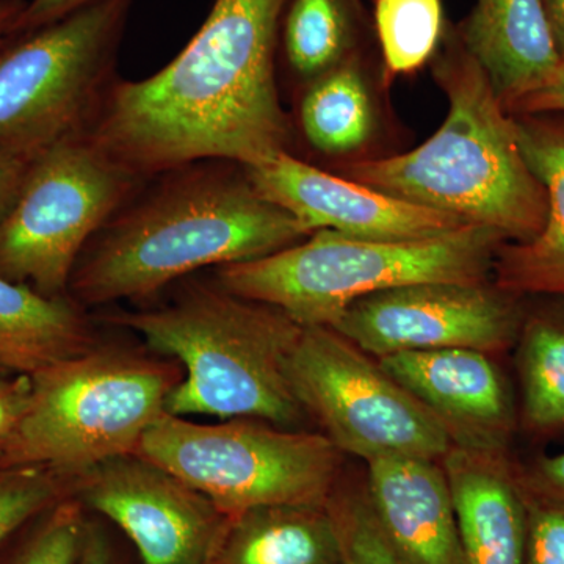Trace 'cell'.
<instances>
[{
	"instance_id": "obj_1",
	"label": "cell",
	"mask_w": 564,
	"mask_h": 564,
	"mask_svg": "<svg viewBox=\"0 0 564 564\" xmlns=\"http://www.w3.org/2000/svg\"><path fill=\"white\" fill-rule=\"evenodd\" d=\"M285 0H212L199 31L147 79H115L85 128L141 180L202 161L250 166L289 151L276 79Z\"/></svg>"
},
{
	"instance_id": "obj_2",
	"label": "cell",
	"mask_w": 564,
	"mask_h": 564,
	"mask_svg": "<svg viewBox=\"0 0 564 564\" xmlns=\"http://www.w3.org/2000/svg\"><path fill=\"white\" fill-rule=\"evenodd\" d=\"M150 180L82 252L68 288L77 302L144 299L196 270L263 258L313 234L237 163L193 162Z\"/></svg>"
},
{
	"instance_id": "obj_3",
	"label": "cell",
	"mask_w": 564,
	"mask_h": 564,
	"mask_svg": "<svg viewBox=\"0 0 564 564\" xmlns=\"http://www.w3.org/2000/svg\"><path fill=\"white\" fill-rule=\"evenodd\" d=\"M433 74L448 104L443 126L413 151L347 163L343 174L402 202L491 228L507 242L533 239L544 226L547 196L522 154L513 115L456 28L445 32Z\"/></svg>"
},
{
	"instance_id": "obj_4",
	"label": "cell",
	"mask_w": 564,
	"mask_h": 564,
	"mask_svg": "<svg viewBox=\"0 0 564 564\" xmlns=\"http://www.w3.org/2000/svg\"><path fill=\"white\" fill-rule=\"evenodd\" d=\"M117 322L180 364L182 378L166 399V413L261 419L288 429L306 415L289 380L303 326L276 307L215 284Z\"/></svg>"
},
{
	"instance_id": "obj_5",
	"label": "cell",
	"mask_w": 564,
	"mask_h": 564,
	"mask_svg": "<svg viewBox=\"0 0 564 564\" xmlns=\"http://www.w3.org/2000/svg\"><path fill=\"white\" fill-rule=\"evenodd\" d=\"M502 234L469 225L422 240H372L321 229L263 258L215 269L226 291L269 304L303 328L332 326L364 296L415 282H485Z\"/></svg>"
},
{
	"instance_id": "obj_6",
	"label": "cell",
	"mask_w": 564,
	"mask_h": 564,
	"mask_svg": "<svg viewBox=\"0 0 564 564\" xmlns=\"http://www.w3.org/2000/svg\"><path fill=\"white\" fill-rule=\"evenodd\" d=\"M181 378L173 359L98 344L51 364L31 375L28 411L0 451V467H44L77 481L135 454Z\"/></svg>"
},
{
	"instance_id": "obj_7",
	"label": "cell",
	"mask_w": 564,
	"mask_h": 564,
	"mask_svg": "<svg viewBox=\"0 0 564 564\" xmlns=\"http://www.w3.org/2000/svg\"><path fill=\"white\" fill-rule=\"evenodd\" d=\"M135 454L206 496L223 514L265 507L325 508L343 455L323 433L261 419L198 423L163 413Z\"/></svg>"
},
{
	"instance_id": "obj_8",
	"label": "cell",
	"mask_w": 564,
	"mask_h": 564,
	"mask_svg": "<svg viewBox=\"0 0 564 564\" xmlns=\"http://www.w3.org/2000/svg\"><path fill=\"white\" fill-rule=\"evenodd\" d=\"M144 181L85 129L52 141L0 217V276L62 296L82 252Z\"/></svg>"
},
{
	"instance_id": "obj_9",
	"label": "cell",
	"mask_w": 564,
	"mask_h": 564,
	"mask_svg": "<svg viewBox=\"0 0 564 564\" xmlns=\"http://www.w3.org/2000/svg\"><path fill=\"white\" fill-rule=\"evenodd\" d=\"M133 0H93L0 46V152H39L90 124L115 80Z\"/></svg>"
},
{
	"instance_id": "obj_10",
	"label": "cell",
	"mask_w": 564,
	"mask_h": 564,
	"mask_svg": "<svg viewBox=\"0 0 564 564\" xmlns=\"http://www.w3.org/2000/svg\"><path fill=\"white\" fill-rule=\"evenodd\" d=\"M303 411L340 454L437 459L452 447L436 417L373 356L329 326L303 328L289 362Z\"/></svg>"
},
{
	"instance_id": "obj_11",
	"label": "cell",
	"mask_w": 564,
	"mask_h": 564,
	"mask_svg": "<svg viewBox=\"0 0 564 564\" xmlns=\"http://www.w3.org/2000/svg\"><path fill=\"white\" fill-rule=\"evenodd\" d=\"M511 293L485 282H415L364 296L333 329L380 359L403 351L513 347L521 310Z\"/></svg>"
},
{
	"instance_id": "obj_12",
	"label": "cell",
	"mask_w": 564,
	"mask_h": 564,
	"mask_svg": "<svg viewBox=\"0 0 564 564\" xmlns=\"http://www.w3.org/2000/svg\"><path fill=\"white\" fill-rule=\"evenodd\" d=\"M74 496L129 538L141 564H207L229 521L202 492L137 454L82 475Z\"/></svg>"
},
{
	"instance_id": "obj_13",
	"label": "cell",
	"mask_w": 564,
	"mask_h": 564,
	"mask_svg": "<svg viewBox=\"0 0 564 564\" xmlns=\"http://www.w3.org/2000/svg\"><path fill=\"white\" fill-rule=\"evenodd\" d=\"M243 169L263 198L291 212L311 232L328 229L359 239L422 240L469 226L456 215L415 206L325 172L291 151Z\"/></svg>"
},
{
	"instance_id": "obj_14",
	"label": "cell",
	"mask_w": 564,
	"mask_h": 564,
	"mask_svg": "<svg viewBox=\"0 0 564 564\" xmlns=\"http://www.w3.org/2000/svg\"><path fill=\"white\" fill-rule=\"evenodd\" d=\"M378 361L436 417L452 445L508 452L516 410L489 352L443 348L395 352Z\"/></svg>"
},
{
	"instance_id": "obj_15",
	"label": "cell",
	"mask_w": 564,
	"mask_h": 564,
	"mask_svg": "<svg viewBox=\"0 0 564 564\" xmlns=\"http://www.w3.org/2000/svg\"><path fill=\"white\" fill-rule=\"evenodd\" d=\"M367 502L402 564H464L443 464L415 456L367 463Z\"/></svg>"
},
{
	"instance_id": "obj_16",
	"label": "cell",
	"mask_w": 564,
	"mask_h": 564,
	"mask_svg": "<svg viewBox=\"0 0 564 564\" xmlns=\"http://www.w3.org/2000/svg\"><path fill=\"white\" fill-rule=\"evenodd\" d=\"M464 564H524L527 505L507 452L452 445L441 458Z\"/></svg>"
},
{
	"instance_id": "obj_17",
	"label": "cell",
	"mask_w": 564,
	"mask_h": 564,
	"mask_svg": "<svg viewBox=\"0 0 564 564\" xmlns=\"http://www.w3.org/2000/svg\"><path fill=\"white\" fill-rule=\"evenodd\" d=\"M514 121L522 154L547 196V215L533 239L502 245L494 284L511 295L564 299V121L536 115Z\"/></svg>"
},
{
	"instance_id": "obj_18",
	"label": "cell",
	"mask_w": 564,
	"mask_h": 564,
	"mask_svg": "<svg viewBox=\"0 0 564 564\" xmlns=\"http://www.w3.org/2000/svg\"><path fill=\"white\" fill-rule=\"evenodd\" d=\"M456 31L507 110L562 63L541 0H475Z\"/></svg>"
},
{
	"instance_id": "obj_19",
	"label": "cell",
	"mask_w": 564,
	"mask_h": 564,
	"mask_svg": "<svg viewBox=\"0 0 564 564\" xmlns=\"http://www.w3.org/2000/svg\"><path fill=\"white\" fill-rule=\"evenodd\" d=\"M95 345L77 304L0 276V369L32 375Z\"/></svg>"
},
{
	"instance_id": "obj_20",
	"label": "cell",
	"mask_w": 564,
	"mask_h": 564,
	"mask_svg": "<svg viewBox=\"0 0 564 564\" xmlns=\"http://www.w3.org/2000/svg\"><path fill=\"white\" fill-rule=\"evenodd\" d=\"M207 564H344L326 508L265 507L229 518Z\"/></svg>"
},
{
	"instance_id": "obj_21",
	"label": "cell",
	"mask_w": 564,
	"mask_h": 564,
	"mask_svg": "<svg viewBox=\"0 0 564 564\" xmlns=\"http://www.w3.org/2000/svg\"><path fill=\"white\" fill-rule=\"evenodd\" d=\"M367 31L359 0H285L276 62L299 84L310 85L362 54Z\"/></svg>"
},
{
	"instance_id": "obj_22",
	"label": "cell",
	"mask_w": 564,
	"mask_h": 564,
	"mask_svg": "<svg viewBox=\"0 0 564 564\" xmlns=\"http://www.w3.org/2000/svg\"><path fill=\"white\" fill-rule=\"evenodd\" d=\"M299 124L307 144L329 158L350 155L369 143L375 109L364 52L306 85Z\"/></svg>"
},
{
	"instance_id": "obj_23",
	"label": "cell",
	"mask_w": 564,
	"mask_h": 564,
	"mask_svg": "<svg viewBox=\"0 0 564 564\" xmlns=\"http://www.w3.org/2000/svg\"><path fill=\"white\" fill-rule=\"evenodd\" d=\"M516 344L525 429L541 436L564 432V318H527Z\"/></svg>"
},
{
	"instance_id": "obj_24",
	"label": "cell",
	"mask_w": 564,
	"mask_h": 564,
	"mask_svg": "<svg viewBox=\"0 0 564 564\" xmlns=\"http://www.w3.org/2000/svg\"><path fill=\"white\" fill-rule=\"evenodd\" d=\"M373 28L386 74H413L443 46V0H375Z\"/></svg>"
},
{
	"instance_id": "obj_25",
	"label": "cell",
	"mask_w": 564,
	"mask_h": 564,
	"mask_svg": "<svg viewBox=\"0 0 564 564\" xmlns=\"http://www.w3.org/2000/svg\"><path fill=\"white\" fill-rule=\"evenodd\" d=\"M76 481L44 467H0V545L55 503L74 496Z\"/></svg>"
},
{
	"instance_id": "obj_26",
	"label": "cell",
	"mask_w": 564,
	"mask_h": 564,
	"mask_svg": "<svg viewBox=\"0 0 564 564\" xmlns=\"http://www.w3.org/2000/svg\"><path fill=\"white\" fill-rule=\"evenodd\" d=\"M88 521L80 500L66 497L40 516L39 524L9 564H76Z\"/></svg>"
},
{
	"instance_id": "obj_27",
	"label": "cell",
	"mask_w": 564,
	"mask_h": 564,
	"mask_svg": "<svg viewBox=\"0 0 564 564\" xmlns=\"http://www.w3.org/2000/svg\"><path fill=\"white\" fill-rule=\"evenodd\" d=\"M325 508L339 538L344 564H402L375 521L366 492L337 485Z\"/></svg>"
},
{
	"instance_id": "obj_28",
	"label": "cell",
	"mask_w": 564,
	"mask_h": 564,
	"mask_svg": "<svg viewBox=\"0 0 564 564\" xmlns=\"http://www.w3.org/2000/svg\"><path fill=\"white\" fill-rule=\"evenodd\" d=\"M524 564H564V508L525 499Z\"/></svg>"
},
{
	"instance_id": "obj_29",
	"label": "cell",
	"mask_w": 564,
	"mask_h": 564,
	"mask_svg": "<svg viewBox=\"0 0 564 564\" xmlns=\"http://www.w3.org/2000/svg\"><path fill=\"white\" fill-rule=\"evenodd\" d=\"M516 477L525 499L564 508V448L555 455L534 458L516 466Z\"/></svg>"
},
{
	"instance_id": "obj_30",
	"label": "cell",
	"mask_w": 564,
	"mask_h": 564,
	"mask_svg": "<svg viewBox=\"0 0 564 564\" xmlns=\"http://www.w3.org/2000/svg\"><path fill=\"white\" fill-rule=\"evenodd\" d=\"M0 373V451L17 432L31 400V375L17 373L6 377Z\"/></svg>"
},
{
	"instance_id": "obj_31",
	"label": "cell",
	"mask_w": 564,
	"mask_h": 564,
	"mask_svg": "<svg viewBox=\"0 0 564 564\" xmlns=\"http://www.w3.org/2000/svg\"><path fill=\"white\" fill-rule=\"evenodd\" d=\"M564 111V62L551 74L543 84L527 93L508 109L510 115H544Z\"/></svg>"
},
{
	"instance_id": "obj_32",
	"label": "cell",
	"mask_w": 564,
	"mask_h": 564,
	"mask_svg": "<svg viewBox=\"0 0 564 564\" xmlns=\"http://www.w3.org/2000/svg\"><path fill=\"white\" fill-rule=\"evenodd\" d=\"M90 2L93 0H25L24 9L14 22L13 36L51 24Z\"/></svg>"
},
{
	"instance_id": "obj_33",
	"label": "cell",
	"mask_w": 564,
	"mask_h": 564,
	"mask_svg": "<svg viewBox=\"0 0 564 564\" xmlns=\"http://www.w3.org/2000/svg\"><path fill=\"white\" fill-rule=\"evenodd\" d=\"M39 152H0V217L9 209L29 165Z\"/></svg>"
},
{
	"instance_id": "obj_34",
	"label": "cell",
	"mask_w": 564,
	"mask_h": 564,
	"mask_svg": "<svg viewBox=\"0 0 564 564\" xmlns=\"http://www.w3.org/2000/svg\"><path fill=\"white\" fill-rule=\"evenodd\" d=\"M76 564H118L113 545L107 533L96 522L88 521L84 544Z\"/></svg>"
},
{
	"instance_id": "obj_35",
	"label": "cell",
	"mask_w": 564,
	"mask_h": 564,
	"mask_svg": "<svg viewBox=\"0 0 564 564\" xmlns=\"http://www.w3.org/2000/svg\"><path fill=\"white\" fill-rule=\"evenodd\" d=\"M541 2H543L545 20L554 39L555 50L564 62V0H541Z\"/></svg>"
},
{
	"instance_id": "obj_36",
	"label": "cell",
	"mask_w": 564,
	"mask_h": 564,
	"mask_svg": "<svg viewBox=\"0 0 564 564\" xmlns=\"http://www.w3.org/2000/svg\"><path fill=\"white\" fill-rule=\"evenodd\" d=\"M24 3L25 0H0V46L13 36V25Z\"/></svg>"
},
{
	"instance_id": "obj_37",
	"label": "cell",
	"mask_w": 564,
	"mask_h": 564,
	"mask_svg": "<svg viewBox=\"0 0 564 564\" xmlns=\"http://www.w3.org/2000/svg\"><path fill=\"white\" fill-rule=\"evenodd\" d=\"M2 372H6V370L0 369V373H2ZM7 373H9V372H7Z\"/></svg>"
}]
</instances>
